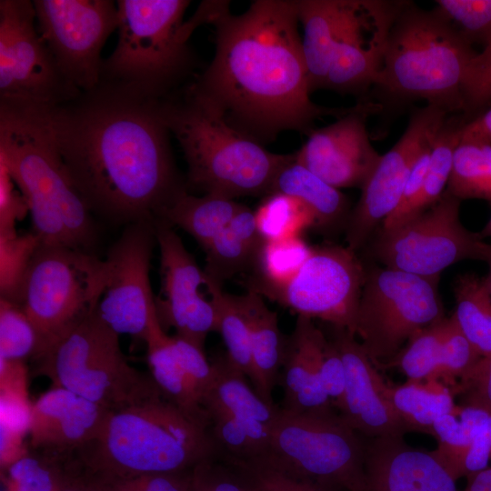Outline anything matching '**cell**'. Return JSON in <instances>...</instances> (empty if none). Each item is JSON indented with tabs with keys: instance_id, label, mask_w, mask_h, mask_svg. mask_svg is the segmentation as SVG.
Masks as SVG:
<instances>
[{
	"instance_id": "6da1fadb",
	"label": "cell",
	"mask_w": 491,
	"mask_h": 491,
	"mask_svg": "<svg viewBox=\"0 0 491 491\" xmlns=\"http://www.w3.org/2000/svg\"><path fill=\"white\" fill-rule=\"evenodd\" d=\"M158 101L100 82L47 108L63 161L94 215L117 225L155 223L188 192Z\"/></svg>"
},
{
	"instance_id": "7a4b0ae2",
	"label": "cell",
	"mask_w": 491,
	"mask_h": 491,
	"mask_svg": "<svg viewBox=\"0 0 491 491\" xmlns=\"http://www.w3.org/2000/svg\"><path fill=\"white\" fill-rule=\"evenodd\" d=\"M229 6L211 24L213 60L187 85L230 126L264 145L287 130L308 135L316 118L353 109L311 101L296 1L256 0L238 15Z\"/></svg>"
},
{
	"instance_id": "3957f363",
	"label": "cell",
	"mask_w": 491,
	"mask_h": 491,
	"mask_svg": "<svg viewBox=\"0 0 491 491\" xmlns=\"http://www.w3.org/2000/svg\"><path fill=\"white\" fill-rule=\"evenodd\" d=\"M47 108L0 101V161L25 198L41 245L95 254L94 214L58 151Z\"/></svg>"
},
{
	"instance_id": "277c9868",
	"label": "cell",
	"mask_w": 491,
	"mask_h": 491,
	"mask_svg": "<svg viewBox=\"0 0 491 491\" xmlns=\"http://www.w3.org/2000/svg\"><path fill=\"white\" fill-rule=\"evenodd\" d=\"M477 52L434 8L406 1L389 31L373 89L383 110L426 101L463 112V84Z\"/></svg>"
},
{
	"instance_id": "5b68a950",
	"label": "cell",
	"mask_w": 491,
	"mask_h": 491,
	"mask_svg": "<svg viewBox=\"0 0 491 491\" xmlns=\"http://www.w3.org/2000/svg\"><path fill=\"white\" fill-rule=\"evenodd\" d=\"M209 427L160 395L109 411L96 439L79 453L99 476L185 472L221 450Z\"/></svg>"
},
{
	"instance_id": "8992f818",
	"label": "cell",
	"mask_w": 491,
	"mask_h": 491,
	"mask_svg": "<svg viewBox=\"0 0 491 491\" xmlns=\"http://www.w3.org/2000/svg\"><path fill=\"white\" fill-rule=\"evenodd\" d=\"M158 110L184 153L187 189L231 199L266 195L292 155L272 153L230 126L188 85L160 99Z\"/></svg>"
},
{
	"instance_id": "52a82bcc",
	"label": "cell",
	"mask_w": 491,
	"mask_h": 491,
	"mask_svg": "<svg viewBox=\"0 0 491 491\" xmlns=\"http://www.w3.org/2000/svg\"><path fill=\"white\" fill-rule=\"evenodd\" d=\"M187 0H119L118 39L103 59L101 80L149 99L160 100L193 74L188 40L202 22L184 21Z\"/></svg>"
},
{
	"instance_id": "ba28073f",
	"label": "cell",
	"mask_w": 491,
	"mask_h": 491,
	"mask_svg": "<svg viewBox=\"0 0 491 491\" xmlns=\"http://www.w3.org/2000/svg\"><path fill=\"white\" fill-rule=\"evenodd\" d=\"M33 361L36 373L49 378L52 386L109 411L162 395L151 376L130 365L119 335L95 310Z\"/></svg>"
},
{
	"instance_id": "9c48e42d",
	"label": "cell",
	"mask_w": 491,
	"mask_h": 491,
	"mask_svg": "<svg viewBox=\"0 0 491 491\" xmlns=\"http://www.w3.org/2000/svg\"><path fill=\"white\" fill-rule=\"evenodd\" d=\"M106 274L94 253L39 245L17 301L39 337L34 359L95 310Z\"/></svg>"
},
{
	"instance_id": "30bf717a",
	"label": "cell",
	"mask_w": 491,
	"mask_h": 491,
	"mask_svg": "<svg viewBox=\"0 0 491 491\" xmlns=\"http://www.w3.org/2000/svg\"><path fill=\"white\" fill-rule=\"evenodd\" d=\"M339 415L280 409L262 457L336 491H361L366 443Z\"/></svg>"
},
{
	"instance_id": "8fae6325",
	"label": "cell",
	"mask_w": 491,
	"mask_h": 491,
	"mask_svg": "<svg viewBox=\"0 0 491 491\" xmlns=\"http://www.w3.org/2000/svg\"><path fill=\"white\" fill-rule=\"evenodd\" d=\"M437 283L386 266L366 268L355 335L375 366L392 359L415 334L445 318Z\"/></svg>"
},
{
	"instance_id": "7c38bea8",
	"label": "cell",
	"mask_w": 491,
	"mask_h": 491,
	"mask_svg": "<svg viewBox=\"0 0 491 491\" xmlns=\"http://www.w3.org/2000/svg\"><path fill=\"white\" fill-rule=\"evenodd\" d=\"M460 203L446 190L427 210L397 228L380 231L373 256L386 267L434 279L457 262H486L490 244L463 225Z\"/></svg>"
},
{
	"instance_id": "4fadbf2b",
	"label": "cell",
	"mask_w": 491,
	"mask_h": 491,
	"mask_svg": "<svg viewBox=\"0 0 491 491\" xmlns=\"http://www.w3.org/2000/svg\"><path fill=\"white\" fill-rule=\"evenodd\" d=\"M30 0L0 1V101L53 107L82 92L61 73Z\"/></svg>"
},
{
	"instance_id": "5bb4252c",
	"label": "cell",
	"mask_w": 491,
	"mask_h": 491,
	"mask_svg": "<svg viewBox=\"0 0 491 491\" xmlns=\"http://www.w3.org/2000/svg\"><path fill=\"white\" fill-rule=\"evenodd\" d=\"M37 29L65 78L81 92L101 80V51L119 18L111 0H35Z\"/></svg>"
},
{
	"instance_id": "9a60e30c",
	"label": "cell",
	"mask_w": 491,
	"mask_h": 491,
	"mask_svg": "<svg viewBox=\"0 0 491 491\" xmlns=\"http://www.w3.org/2000/svg\"><path fill=\"white\" fill-rule=\"evenodd\" d=\"M366 267L347 246H314L296 276L283 286L259 292L312 319L344 327L355 335Z\"/></svg>"
},
{
	"instance_id": "2e32d148",
	"label": "cell",
	"mask_w": 491,
	"mask_h": 491,
	"mask_svg": "<svg viewBox=\"0 0 491 491\" xmlns=\"http://www.w3.org/2000/svg\"><path fill=\"white\" fill-rule=\"evenodd\" d=\"M155 245L153 223L125 225L106 253V279L95 308L97 316L116 334L143 343L159 323L150 282Z\"/></svg>"
},
{
	"instance_id": "e0dca14e",
	"label": "cell",
	"mask_w": 491,
	"mask_h": 491,
	"mask_svg": "<svg viewBox=\"0 0 491 491\" xmlns=\"http://www.w3.org/2000/svg\"><path fill=\"white\" fill-rule=\"evenodd\" d=\"M448 115L431 105L411 114L400 139L381 155L361 186L359 200L350 213L346 228V246L351 250L356 252L361 248L377 225L397 207L413 166L432 148Z\"/></svg>"
},
{
	"instance_id": "ac0fdd59",
	"label": "cell",
	"mask_w": 491,
	"mask_h": 491,
	"mask_svg": "<svg viewBox=\"0 0 491 491\" xmlns=\"http://www.w3.org/2000/svg\"><path fill=\"white\" fill-rule=\"evenodd\" d=\"M160 252L161 287L155 297L158 322L165 332L173 327L176 336L204 349L210 332H216V311L201 292L206 276L181 238L169 224L154 223Z\"/></svg>"
},
{
	"instance_id": "d6986e66",
	"label": "cell",
	"mask_w": 491,
	"mask_h": 491,
	"mask_svg": "<svg viewBox=\"0 0 491 491\" xmlns=\"http://www.w3.org/2000/svg\"><path fill=\"white\" fill-rule=\"evenodd\" d=\"M405 3L349 0L325 88L366 100L380 70L389 31Z\"/></svg>"
},
{
	"instance_id": "ffe728a7",
	"label": "cell",
	"mask_w": 491,
	"mask_h": 491,
	"mask_svg": "<svg viewBox=\"0 0 491 491\" xmlns=\"http://www.w3.org/2000/svg\"><path fill=\"white\" fill-rule=\"evenodd\" d=\"M382 111L380 104L360 100L333 124L313 129L296 160L337 189L361 188L382 155L370 142L366 119Z\"/></svg>"
},
{
	"instance_id": "44dd1931",
	"label": "cell",
	"mask_w": 491,
	"mask_h": 491,
	"mask_svg": "<svg viewBox=\"0 0 491 491\" xmlns=\"http://www.w3.org/2000/svg\"><path fill=\"white\" fill-rule=\"evenodd\" d=\"M330 326L328 337L336 347L346 371L343 396L336 406L353 430L368 438L403 436L409 429L384 396L385 383L356 335Z\"/></svg>"
},
{
	"instance_id": "7402d4cb",
	"label": "cell",
	"mask_w": 491,
	"mask_h": 491,
	"mask_svg": "<svg viewBox=\"0 0 491 491\" xmlns=\"http://www.w3.org/2000/svg\"><path fill=\"white\" fill-rule=\"evenodd\" d=\"M151 376L163 396L180 409L210 426L203 400L212 379V363L204 349L155 324L146 340Z\"/></svg>"
},
{
	"instance_id": "603a6c76",
	"label": "cell",
	"mask_w": 491,
	"mask_h": 491,
	"mask_svg": "<svg viewBox=\"0 0 491 491\" xmlns=\"http://www.w3.org/2000/svg\"><path fill=\"white\" fill-rule=\"evenodd\" d=\"M108 413L72 391L51 386L33 402L28 446L32 449L78 453L96 439Z\"/></svg>"
},
{
	"instance_id": "cb8c5ba5",
	"label": "cell",
	"mask_w": 491,
	"mask_h": 491,
	"mask_svg": "<svg viewBox=\"0 0 491 491\" xmlns=\"http://www.w3.org/2000/svg\"><path fill=\"white\" fill-rule=\"evenodd\" d=\"M361 491H458L456 480L431 452L403 436L370 438L365 446Z\"/></svg>"
},
{
	"instance_id": "d4e9b609",
	"label": "cell",
	"mask_w": 491,
	"mask_h": 491,
	"mask_svg": "<svg viewBox=\"0 0 491 491\" xmlns=\"http://www.w3.org/2000/svg\"><path fill=\"white\" fill-rule=\"evenodd\" d=\"M326 343L325 333L312 318L297 316L293 332L286 337L280 372L284 390L281 408L296 413L333 411L320 380Z\"/></svg>"
},
{
	"instance_id": "484cf974",
	"label": "cell",
	"mask_w": 491,
	"mask_h": 491,
	"mask_svg": "<svg viewBox=\"0 0 491 491\" xmlns=\"http://www.w3.org/2000/svg\"><path fill=\"white\" fill-rule=\"evenodd\" d=\"M247 323L252 356L250 381L259 396L275 405L273 390L280 379L286 337L282 335L276 312L272 311L258 293L247 290L235 296Z\"/></svg>"
},
{
	"instance_id": "4316f807",
	"label": "cell",
	"mask_w": 491,
	"mask_h": 491,
	"mask_svg": "<svg viewBox=\"0 0 491 491\" xmlns=\"http://www.w3.org/2000/svg\"><path fill=\"white\" fill-rule=\"evenodd\" d=\"M302 52L310 93L325 88L349 0H298Z\"/></svg>"
},
{
	"instance_id": "83f0119b",
	"label": "cell",
	"mask_w": 491,
	"mask_h": 491,
	"mask_svg": "<svg viewBox=\"0 0 491 491\" xmlns=\"http://www.w3.org/2000/svg\"><path fill=\"white\" fill-rule=\"evenodd\" d=\"M264 242L256 226L255 212L243 205L203 249L205 253V275L222 286L232 276L254 269Z\"/></svg>"
},
{
	"instance_id": "f1b7e54d",
	"label": "cell",
	"mask_w": 491,
	"mask_h": 491,
	"mask_svg": "<svg viewBox=\"0 0 491 491\" xmlns=\"http://www.w3.org/2000/svg\"><path fill=\"white\" fill-rule=\"evenodd\" d=\"M271 193L300 200L312 213L316 227L326 231L346 226L351 213L346 196L300 164L295 153L277 172Z\"/></svg>"
},
{
	"instance_id": "f546056e",
	"label": "cell",
	"mask_w": 491,
	"mask_h": 491,
	"mask_svg": "<svg viewBox=\"0 0 491 491\" xmlns=\"http://www.w3.org/2000/svg\"><path fill=\"white\" fill-rule=\"evenodd\" d=\"M212 368V379L203 400L204 409H220L246 424L272 428L281 408L263 400L226 356L214 361Z\"/></svg>"
},
{
	"instance_id": "4dcf8cb0",
	"label": "cell",
	"mask_w": 491,
	"mask_h": 491,
	"mask_svg": "<svg viewBox=\"0 0 491 491\" xmlns=\"http://www.w3.org/2000/svg\"><path fill=\"white\" fill-rule=\"evenodd\" d=\"M469 118L463 113L450 114L445 119L430 153L428 167L419 194L410 205L395 218L383 222L381 231H391L435 205L446 189L454 155L464 126Z\"/></svg>"
},
{
	"instance_id": "1f68e13d",
	"label": "cell",
	"mask_w": 491,
	"mask_h": 491,
	"mask_svg": "<svg viewBox=\"0 0 491 491\" xmlns=\"http://www.w3.org/2000/svg\"><path fill=\"white\" fill-rule=\"evenodd\" d=\"M85 469L78 453L32 449L5 471L6 491H60Z\"/></svg>"
},
{
	"instance_id": "d6a6232c",
	"label": "cell",
	"mask_w": 491,
	"mask_h": 491,
	"mask_svg": "<svg viewBox=\"0 0 491 491\" xmlns=\"http://www.w3.org/2000/svg\"><path fill=\"white\" fill-rule=\"evenodd\" d=\"M243 205L218 195L197 196L186 192L165 211L161 220L189 234L204 249Z\"/></svg>"
},
{
	"instance_id": "836d02e7",
	"label": "cell",
	"mask_w": 491,
	"mask_h": 491,
	"mask_svg": "<svg viewBox=\"0 0 491 491\" xmlns=\"http://www.w3.org/2000/svg\"><path fill=\"white\" fill-rule=\"evenodd\" d=\"M383 394L409 431L431 436L436 419L456 406L452 390L438 380H408L397 386L385 385Z\"/></svg>"
},
{
	"instance_id": "e575fe53",
	"label": "cell",
	"mask_w": 491,
	"mask_h": 491,
	"mask_svg": "<svg viewBox=\"0 0 491 491\" xmlns=\"http://www.w3.org/2000/svg\"><path fill=\"white\" fill-rule=\"evenodd\" d=\"M455 318L482 356L491 354V294L485 276H458L453 284Z\"/></svg>"
},
{
	"instance_id": "d590c367",
	"label": "cell",
	"mask_w": 491,
	"mask_h": 491,
	"mask_svg": "<svg viewBox=\"0 0 491 491\" xmlns=\"http://www.w3.org/2000/svg\"><path fill=\"white\" fill-rule=\"evenodd\" d=\"M314 246L302 236L265 241L255 265V275L247 281V290L259 293L285 286L301 269Z\"/></svg>"
},
{
	"instance_id": "8d00e7d4",
	"label": "cell",
	"mask_w": 491,
	"mask_h": 491,
	"mask_svg": "<svg viewBox=\"0 0 491 491\" xmlns=\"http://www.w3.org/2000/svg\"><path fill=\"white\" fill-rule=\"evenodd\" d=\"M446 190L460 200L491 202V145L461 140Z\"/></svg>"
},
{
	"instance_id": "74e56055",
	"label": "cell",
	"mask_w": 491,
	"mask_h": 491,
	"mask_svg": "<svg viewBox=\"0 0 491 491\" xmlns=\"http://www.w3.org/2000/svg\"><path fill=\"white\" fill-rule=\"evenodd\" d=\"M24 361L0 359L1 436L24 441L28 437L33 402L26 388Z\"/></svg>"
},
{
	"instance_id": "f35d334b",
	"label": "cell",
	"mask_w": 491,
	"mask_h": 491,
	"mask_svg": "<svg viewBox=\"0 0 491 491\" xmlns=\"http://www.w3.org/2000/svg\"><path fill=\"white\" fill-rule=\"evenodd\" d=\"M206 289L216 311V332L220 333L225 345V356L236 369L250 379L252 356L249 330L235 296L226 294L222 286L207 277Z\"/></svg>"
},
{
	"instance_id": "ab89813d",
	"label": "cell",
	"mask_w": 491,
	"mask_h": 491,
	"mask_svg": "<svg viewBox=\"0 0 491 491\" xmlns=\"http://www.w3.org/2000/svg\"><path fill=\"white\" fill-rule=\"evenodd\" d=\"M255 217L264 241L301 236L303 231L316 225L312 213L300 200L282 193L266 195Z\"/></svg>"
},
{
	"instance_id": "60d3db41",
	"label": "cell",
	"mask_w": 491,
	"mask_h": 491,
	"mask_svg": "<svg viewBox=\"0 0 491 491\" xmlns=\"http://www.w3.org/2000/svg\"><path fill=\"white\" fill-rule=\"evenodd\" d=\"M446 318L415 334L405 348L380 366L398 368L410 381L432 379L439 363Z\"/></svg>"
},
{
	"instance_id": "b9f144b4",
	"label": "cell",
	"mask_w": 491,
	"mask_h": 491,
	"mask_svg": "<svg viewBox=\"0 0 491 491\" xmlns=\"http://www.w3.org/2000/svg\"><path fill=\"white\" fill-rule=\"evenodd\" d=\"M243 481L246 491H336L310 480L296 476L267 459L226 458Z\"/></svg>"
},
{
	"instance_id": "7bdbcfd3",
	"label": "cell",
	"mask_w": 491,
	"mask_h": 491,
	"mask_svg": "<svg viewBox=\"0 0 491 491\" xmlns=\"http://www.w3.org/2000/svg\"><path fill=\"white\" fill-rule=\"evenodd\" d=\"M39 350V337L32 322L14 302L0 298V359L32 360Z\"/></svg>"
},
{
	"instance_id": "ee69618b",
	"label": "cell",
	"mask_w": 491,
	"mask_h": 491,
	"mask_svg": "<svg viewBox=\"0 0 491 491\" xmlns=\"http://www.w3.org/2000/svg\"><path fill=\"white\" fill-rule=\"evenodd\" d=\"M435 9L471 45L491 42V0H436Z\"/></svg>"
},
{
	"instance_id": "f6af8a7d",
	"label": "cell",
	"mask_w": 491,
	"mask_h": 491,
	"mask_svg": "<svg viewBox=\"0 0 491 491\" xmlns=\"http://www.w3.org/2000/svg\"><path fill=\"white\" fill-rule=\"evenodd\" d=\"M39 245L33 232L0 238V298L17 304L25 276Z\"/></svg>"
},
{
	"instance_id": "bcb514c9",
	"label": "cell",
	"mask_w": 491,
	"mask_h": 491,
	"mask_svg": "<svg viewBox=\"0 0 491 491\" xmlns=\"http://www.w3.org/2000/svg\"><path fill=\"white\" fill-rule=\"evenodd\" d=\"M481 357L477 349L463 334L455 318L453 316L446 318L439 363L432 379L442 382L453 392L457 381Z\"/></svg>"
},
{
	"instance_id": "7dc6e473",
	"label": "cell",
	"mask_w": 491,
	"mask_h": 491,
	"mask_svg": "<svg viewBox=\"0 0 491 491\" xmlns=\"http://www.w3.org/2000/svg\"><path fill=\"white\" fill-rule=\"evenodd\" d=\"M463 114L473 115L491 104V42L472 59L463 84Z\"/></svg>"
},
{
	"instance_id": "c3c4849f",
	"label": "cell",
	"mask_w": 491,
	"mask_h": 491,
	"mask_svg": "<svg viewBox=\"0 0 491 491\" xmlns=\"http://www.w3.org/2000/svg\"><path fill=\"white\" fill-rule=\"evenodd\" d=\"M460 406H473L491 413V354L482 356L466 373L454 389Z\"/></svg>"
},
{
	"instance_id": "681fc988",
	"label": "cell",
	"mask_w": 491,
	"mask_h": 491,
	"mask_svg": "<svg viewBox=\"0 0 491 491\" xmlns=\"http://www.w3.org/2000/svg\"><path fill=\"white\" fill-rule=\"evenodd\" d=\"M28 213L25 196L5 165L0 161V238L16 235V223Z\"/></svg>"
},
{
	"instance_id": "f907efd6",
	"label": "cell",
	"mask_w": 491,
	"mask_h": 491,
	"mask_svg": "<svg viewBox=\"0 0 491 491\" xmlns=\"http://www.w3.org/2000/svg\"><path fill=\"white\" fill-rule=\"evenodd\" d=\"M320 380L324 391L332 404L336 406L344 394L346 371L341 356L328 336L320 366Z\"/></svg>"
},
{
	"instance_id": "816d5d0a",
	"label": "cell",
	"mask_w": 491,
	"mask_h": 491,
	"mask_svg": "<svg viewBox=\"0 0 491 491\" xmlns=\"http://www.w3.org/2000/svg\"><path fill=\"white\" fill-rule=\"evenodd\" d=\"M491 460V413L476 430L467 449L465 472L466 476L487 467Z\"/></svg>"
},
{
	"instance_id": "f5cc1de1",
	"label": "cell",
	"mask_w": 491,
	"mask_h": 491,
	"mask_svg": "<svg viewBox=\"0 0 491 491\" xmlns=\"http://www.w3.org/2000/svg\"><path fill=\"white\" fill-rule=\"evenodd\" d=\"M60 491H104L100 480L86 468L74 476Z\"/></svg>"
},
{
	"instance_id": "db71d44e",
	"label": "cell",
	"mask_w": 491,
	"mask_h": 491,
	"mask_svg": "<svg viewBox=\"0 0 491 491\" xmlns=\"http://www.w3.org/2000/svg\"><path fill=\"white\" fill-rule=\"evenodd\" d=\"M210 460L200 463L192 470L190 491H215L209 475L208 464Z\"/></svg>"
},
{
	"instance_id": "11a10c76",
	"label": "cell",
	"mask_w": 491,
	"mask_h": 491,
	"mask_svg": "<svg viewBox=\"0 0 491 491\" xmlns=\"http://www.w3.org/2000/svg\"><path fill=\"white\" fill-rule=\"evenodd\" d=\"M464 491H491V467L468 476Z\"/></svg>"
},
{
	"instance_id": "9f6ffc18",
	"label": "cell",
	"mask_w": 491,
	"mask_h": 491,
	"mask_svg": "<svg viewBox=\"0 0 491 491\" xmlns=\"http://www.w3.org/2000/svg\"><path fill=\"white\" fill-rule=\"evenodd\" d=\"M96 476L104 491H140L126 477Z\"/></svg>"
},
{
	"instance_id": "6f0895ef",
	"label": "cell",
	"mask_w": 491,
	"mask_h": 491,
	"mask_svg": "<svg viewBox=\"0 0 491 491\" xmlns=\"http://www.w3.org/2000/svg\"><path fill=\"white\" fill-rule=\"evenodd\" d=\"M479 235L482 238H485V237H491V218L489 219V221L486 224V225L484 226V228L482 229L481 232H479Z\"/></svg>"
},
{
	"instance_id": "680465c9",
	"label": "cell",
	"mask_w": 491,
	"mask_h": 491,
	"mask_svg": "<svg viewBox=\"0 0 491 491\" xmlns=\"http://www.w3.org/2000/svg\"><path fill=\"white\" fill-rule=\"evenodd\" d=\"M486 262L489 266V272H488V275L486 276V277H487V279L489 281V285H490V288H491V244H490V249H489V253H488V256H487V258H486Z\"/></svg>"
}]
</instances>
